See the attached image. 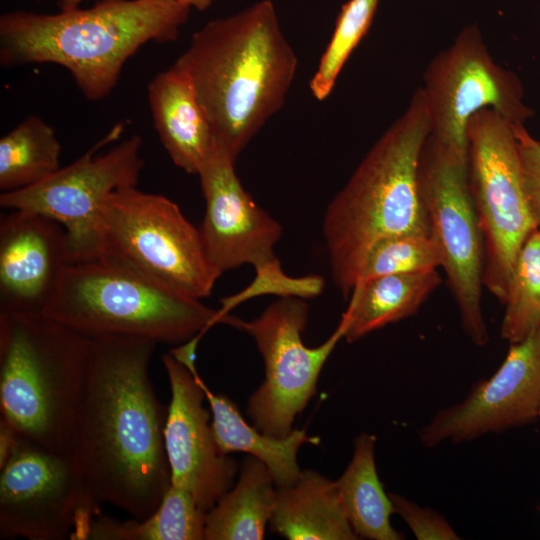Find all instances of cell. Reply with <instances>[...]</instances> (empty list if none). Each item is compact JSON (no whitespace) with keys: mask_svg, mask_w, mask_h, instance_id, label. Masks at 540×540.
Masks as SVG:
<instances>
[{"mask_svg":"<svg viewBox=\"0 0 540 540\" xmlns=\"http://www.w3.org/2000/svg\"><path fill=\"white\" fill-rule=\"evenodd\" d=\"M72 454L88 488L133 518L153 513L171 486L164 411L149 365L157 342L92 335Z\"/></svg>","mask_w":540,"mask_h":540,"instance_id":"6da1fadb","label":"cell"},{"mask_svg":"<svg viewBox=\"0 0 540 540\" xmlns=\"http://www.w3.org/2000/svg\"><path fill=\"white\" fill-rule=\"evenodd\" d=\"M273 3L207 22L173 64L191 79L215 142L236 161L285 103L297 70Z\"/></svg>","mask_w":540,"mask_h":540,"instance_id":"7a4b0ae2","label":"cell"},{"mask_svg":"<svg viewBox=\"0 0 540 540\" xmlns=\"http://www.w3.org/2000/svg\"><path fill=\"white\" fill-rule=\"evenodd\" d=\"M190 9L177 0H101L55 14L10 11L0 17V63L60 65L88 100H101L141 46L177 39Z\"/></svg>","mask_w":540,"mask_h":540,"instance_id":"3957f363","label":"cell"},{"mask_svg":"<svg viewBox=\"0 0 540 540\" xmlns=\"http://www.w3.org/2000/svg\"><path fill=\"white\" fill-rule=\"evenodd\" d=\"M429 133L418 88L329 203L322 231L332 279L345 298L377 242L405 234L431 236L418 186L419 158Z\"/></svg>","mask_w":540,"mask_h":540,"instance_id":"277c9868","label":"cell"},{"mask_svg":"<svg viewBox=\"0 0 540 540\" xmlns=\"http://www.w3.org/2000/svg\"><path fill=\"white\" fill-rule=\"evenodd\" d=\"M89 342L43 314L0 312V418L21 438L72 453Z\"/></svg>","mask_w":540,"mask_h":540,"instance_id":"5b68a950","label":"cell"},{"mask_svg":"<svg viewBox=\"0 0 540 540\" xmlns=\"http://www.w3.org/2000/svg\"><path fill=\"white\" fill-rule=\"evenodd\" d=\"M43 315L84 335L180 345L223 323L200 299L100 259L68 264Z\"/></svg>","mask_w":540,"mask_h":540,"instance_id":"8992f818","label":"cell"},{"mask_svg":"<svg viewBox=\"0 0 540 540\" xmlns=\"http://www.w3.org/2000/svg\"><path fill=\"white\" fill-rule=\"evenodd\" d=\"M97 259L197 299L208 297L222 274L208 259L200 229L178 205L136 186L105 201Z\"/></svg>","mask_w":540,"mask_h":540,"instance_id":"52a82bcc","label":"cell"},{"mask_svg":"<svg viewBox=\"0 0 540 540\" xmlns=\"http://www.w3.org/2000/svg\"><path fill=\"white\" fill-rule=\"evenodd\" d=\"M468 183L484 242L483 285L506 303L518 254L539 227L526 194L514 127L493 109L467 126Z\"/></svg>","mask_w":540,"mask_h":540,"instance_id":"ba28073f","label":"cell"},{"mask_svg":"<svg viewBox=\"0 0 540 540\" xmlns=\"http://www.w3.org/2000/svg\"><path fill=\"white\" fill-rule=\"evenodd\" d=\"M418 186L463 330L475 345L484 346L489 341L482 312L484 242L469 189L467 152L428 135L418 163Z\"/></svg>","mask_w":540,"mask_h":540,"instance_id":"9c48e42d","label":"cell"},{"mask_svg":"<svg viewBox=\"0 0 540 540\" xmlns=\"http://www.w3.org/2000/svg\"><path fill=\"white\" fill-rule=\"evenodd\" d=\"M122 131L123 124L115 125L77 160L41 182L2 192L0 206L39 213L59 222L66 231L69 264L97 259L105 201L120 188L136 186L144 166L139 135L123 140L104 154H96L117 140Z\"/></svg>","mask_w":540,"mask_h":540,"instance_id":"30bf717a","label":"cell"},{"mask_svg":"<svg viewBox=\"0 0 540 540\" xmlns=\"http://www.w3.org/2000/svg\"><path fill=\"white\" fill-rule=\"evenodd\" d=\"M100 505L72 453L20 437L0 466L2 539H84Z\"/></svg>","mask_w":540,"mask_h":540,"instance_id":"8fae6325","label":"cell"},{"mask_svg":"<svg viewBox=\"0 0 540 540\" xmlns=\"http://www.w3.org/2000/svg\"><path fill=\"white\" fill-rule=\"evenodd\" d=\"M423 80L429 135L460 151L467 152L468 122L480 110H495L514 129L525 127L534 115L524 102L519 76L495 62L473 24L433 57Z\"/></svg>","mask_w":540,"mask_h":540,"instance_id":"7c38bea8","label":"cell"},{"mask_svg":"<svg viewBox=\"0 0 540 540\" xmlns=\"http://www.w3.org/2000/svg\"><path fill=\"white\" fill-rule=\"evenodd\" d=\"M309 318L302 298L281 297L251 321L240 319L238 329L255 340L265 364V379L249 397L247 413L261 432L282 438L291 433L296 416L316 394L320 372L337 343L344 338L340 322L321 345L302 341Z\"/></svg>","mask_w":540,"mask_h":540,"instance_id":"4fadbf2b","label":"cell"},{"mask_svg":"<svg viewBox=\"0 0 540 540\" xmlns=\"http://www.w3.org/2000/svg\"><path fill=\"white\" fill-rule=\"evenodd\" d=\"M171 399L164 425V447L171 485L189 492L207 513L234 485L239 465L216 445L195 362L162 357Z\"/></svg>","mask_w":540,"mask_h":540,"instance_id":"5bb4252c","label":"cell"},{"mask_svg":"<svg viewBox=\"0 0 540 540\" xmlns=\"http://www.w3.org/2000/svg\"><path fill=\"white\" fill-rule=\"evenodd\" d=\"M539 399L540 325L511 344L497 371L462 402L440 410L420 431V440L434 447L529 424L539 417Z\"/></svg>","mask_w":540,"mask_h":540,"instance_id":"9a60e30c","label":"cell"},{"mask_svg":"<svg viewBox=\"0 0 540 540\" xmlns=\"http://www.w3.org/2000/svg\"><path fill=\"white\" fill-rule=\"evenodd\" d=\"M235 162L215 143L198 173L205 200L200 232L208 259L221 273L275 259L273 248L282 235L279 222L243 188Z\"/></svg>","mask_w":540,"mask_h":540,"instance_id":"2e32d148","label":"cell"},{"mask_svg":"<svg viewBox=\"0 0 540 540\" xmlns=\"http://www.w3.org/2000/svg\"><path fill=\"white\" fill-rule=\"evenodd\" d=\"M69 264L64 227L10 210L0 218V312L43 314Z\"/></svg>","mask_w":540,"mask_h":540,"instance_id":"e0dca14e","label":"cell"},{"mask_svg":"<svg viewBox=\"0 0 540 540\" xmlns=\"http://www.w3.org/2000/svg\"><path fill=\"white\" fill-rule=\"evenodd\" d=\"M147 95L154 127L171 160L198 175L216 142L191 79L172 65L152 78Z\"/></svg>","mask_w":540,"mask_h":540,"instance_id":"ac0fdd59","label":"cell"},{"mask_svg":"<svg viewBox=\"0 0 540 540\" xmlns=\"http://www.w3.org/2000/svg\"><path fill=\"white\" fill-rule=\"evenodd\" d=\"M274 532L289 540L359 539L342 505L336 481L317 471H301L291 485L276 487L270 520Z\"/></svg>","mask_w":540,"mask_h":540,"instance_id":"d6986e66","label":"cell"},{"mask_svg":"<svg viewBox=\"0 0 540 540\" xmlns=\"http://www.w3.org/2000/svg\"><path fill=\"white\" fill-rule=\"evenodd\" d=\"M441 282L437 270L383 275L358 282L340 320L344 338L352 343L413 315Z\"/></svg>","mask_w":540,"mask_h":540,"instance_id":"ffe728a7","label":"cell"},{"mask_svg":"<svg viewBox=\"0 0 540 540\" xmlns=\"http://www.w3.org/2000/svg\"><path fill=\"white\" fill-rule=\"evenodd\" d=\"M201 385L212 412L211 428L218 450L227 455L245 452L258 458L271 472L276 487L296 482L301 473L297 463L299 448L306 443L317 445L319 438L299 429L282 438L267 435L250 426L229 398L213 393L202 379Z\"/></svg>","mask_w":540,"mask_h":540,"instance_id":"44dd1931","label":"cell"},{"mask_svg":"<svg viewBox=\"0 0 540 540\" xmlns=\"http://www.w3.org/2000/svg\"><path fill=\"white\" fill-rule=\"evenodd\" d=\"M274 486L267 466L247 455L236 484L206 513L205 540L263 539L275 508Z\"/></svg>","mask_w":540,"mask_h":540,"instance_id":"7402d4cb","label":"cell"},{"mask_svg":"<svg viewBox=\"0 0 540 540\" xmlns=\"http://www.w3.org/2000/svg\"><path fill=\"white\" fill-rule=\"evenodd\" d=\"M376 437L361 433L354 442L353 457L338 480L339 496L359 538L401 540L404 535L390 523L394 513L390 496L384 491L375 464Z\"/></svg>","mask_w":540,"mask_h":540,"instance_id":"603a6c76","label":"cell"},{"mask_svg":"<svg viewBox=\"0 0 540 540\" xmlns=\"http://www.w3.org/2000/svg\"><path fill=\"white\" fill-rule=\"evenodd\" d=\"M206 513L186 490L171 485L149 516L118 520L98 514L84 539L92 540H203Z\"/></svg>","mask_w":540,"mask_h":540,"instance_id":"cb8c5ba5","label":"cell"},{"mask_svg":"<svg viewBox=\"0 0 540 540\" xmlns=\"http://www.w3.org/2000/svg\"><path fill=\"white\" fill-rule=\"evenodd\" d=\"M61 150L54 129L39 116H28L0 139L1 191L30 187L55 173Z\"/></svg>","mask_w":540,"mask_h":540,"instance_id":"d4e9b609","label":"cell"},{"mask_svg":"<svg viewBox=\"0 0 540 540\" xmlns=\"http://www.w3.org/2000/svg\"><path fill=\"white\" fill-rule=\"evenodd\" d=\"M501 323V337L510 344L540 325V230L523 244L516 259Z\"/></svg>","mask_w":540,"mask_h":540,"instance_id":"484cf974","label":"cell"},{"mask_svg":"<svg viewBox=\"0 0 540 540\" xmlns=\"http://www.w3.org/2000/svg\"><path fill=\"white\" fill-rule=\"evenodd\" d=\"M380 0H349L343 4L331 39L310 80L312 95L319 101L332 92L353 50L367 33Z\"/></svg>","mask_w":540,"mask_h":540,"instance_id":"4316f807","label":"cell"},{"mask_svg":"<svg viewBox=\"0 0 540 540\" xmlns=\"http://www.w3.org/2000/svg\"><path fill=\"white\" fill-rule=\"evenodd\" d=\"M443 263L442 250L431 236H393L380 240L369 250L358 282L383 275L434 271Z\"/></svg>","mask_w":540,"mask_h":540,"instance_id":"83f0119b","label":"cell"},{"mask_svg":"<svg viewBox=\"0 0 540 540\" xmlns=\"http://www.w3.org/2000/svg\"><path fill=\"white\" fill-rule=\"evenodd\" d=\"M255 272V278L246 288L221 300L218 313L224 324L236 328L239 318L229 315V311L249 299L263 295L308 299L319 296L325 287L320 275L291 277L285 274L277 257L256 267Z\"/></svg>","mask_w":540,"mask_h":540,"instance_id":"f1b7e54d","label":"cell"},{"mask_svg":"<svg viewBox=\"0 0 540 540\" xmlns=\"http://www.w3.org/2000/svg\"><path fill=\"white\" fill-rule=\"evenodd\" d=\"M394 513H397L409 526L419 540L460 539L451 525L439 513L420 507L413 501L398 495L389 494Z\"/></svg>","mask_w":540,"mask_h":540,"instance_id":"f546056e","label":"cell"},{"mask_svg":"<svg viewBox=\"0 0 540 540\" xmlns=\"http://www.w3.org/2000/svg\"><path fill=\"white\" fill-rule=\"evenodd\" d=\"M514 130L526 194L535 221L540 228V141L533 138L526 127Z\"/></svg>","mask_w":540,"mask_h":540,"instance_id":"4dcf8cb0","label":"cell"},{"mask_svg":"<svg viewBox=\"0 0 540 540\" xmlns=\"http://www.w3.org/2000/svg\"><path fill=\"white\" fill-rule=\"evenodd\" d=\"M20 436L0 418V466H2L13 452Z\"/></svg>","mask_w":540,"mask_h":540,"instance_id":"1f68e13d","label":"cell"},{"mask_svg":"<svg viewBox=\"0 0 540 540\" xmlns=\"http://www.w3.org/2000/svg\"><path fill=\"white\" fill-rule=\"evenodd\" d=\"M190 8H196L200 11L207 9L213 2V0H177Z\"/></svg>","mask_w":540,"mask_h":540,"instance_id":"d6a6232c","label":"cell"},{"mask_svg":"<svg viewBox=\"0 0 540 540\" xmlns=\"http://www.w3.org/2000/svg\"><path fill=\"white\" fill-rule=\"evenodd\" d=\"M82 1L83 0H60L59 5L61 10H68L78 7Z\"/></svg>","mask_w":540,"mask_h":540,"instance_id":"836d02e7","label":"cell"},{"mask_svg":"<svg viewBox=\"0 0 540 540\" xmlns=\"http://www.w3.org/2000/svg\"><path fill=\"white\" fill-rule=\"evenodd\" d=\"M538 416L540 417V399H539V406H538Z\"/></svg>","mask_w":540,"mask_h":540,"instance_id":"e575fe53","label":"cell"},{"mask_svg":"<svg viewBox=\"0 0 540 540\" xmlns=\"http://www.w3.org/2000/svg\"><path fill=\"white\" fill-rule=\"evenodd\" d=\"M539 230H540V228H539Z\"/></svg>","mask_w":540,"mask_h":540,"instance_id":"d590c367","label":"cell"}]
</instances>
